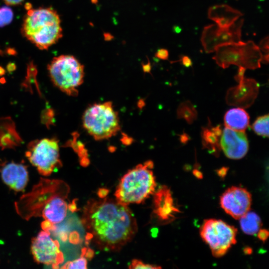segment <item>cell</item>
Here are the masks:
<instances>
[{"label":"cell","instance_id":"obj_1","mask_svg":"<svg viewBox=\"0 0 269 269\" xmlns=\"http://www.w3.org/2000/svg\"><path fill=\"white\" fill-rule=\"evenodd\" d=\"M83 222L101 250L118 251L136 233L135 219L127 205L105 198L88 202Z\"/></svg>","mask_w":269,"mask_h":269},{"label":"cell","instance_id":"obj_2","mask_svg":"<svg viewBox=\"0 0 269 269\" xmlns=\"http://www.w3.org/2000/svg\"><path fill=\"white\" fill-rule=\"evenodd\" d=\"M61 19L51 7L29 9L21 27V33L40 50H47L63 36Z\"/></svg>","mask_w":269,"mask_h":269},{"label":"cell","instance_id":"obj_3","mask_svg":"<svg viewBox=\"0 0 269 269\" xmlns=\"http://www.w3.org/2000/svg\"><path fill=\"white\" fill-rule=\"evenodd\" d=\"M153 163L147 161L130 170L121 178L115 195L120 203H140L155 191L156 183L151 170Z\"/></svg>","mask_w":269,"mask_h":269},{"label":"cell","instance_id":"obj_4","mask_svg":"<svg viewBox=\"0 0 269 269\" xmlns=\"http://www.w3.org/2000/svg\"><path fill=\"white\" fill-rule=\"evenodd\" d=\"M82 124L96 140L110 138L121 129L118 113L110 101L95 103L87 107L82 116Z\"/></svg>","mask_w":269,"mask_h":269},{"label":"cell","instance_id":"obj_5","mask_svg":"<svg viewBox=\"0 0 269 269\" xmlns=\"http://www.w3.org/2000/svg\"><path fill=\"white\" fill-rule=\"evenodd\" d=\"M51 81L55 86L68 96L76 97L83 84L84 65L74 56L61 55L53 58L47 65Z\"/></svg>","mask_w":269,"mask_h":269},{"label":"cell","instance_id":"obj_6","mask_svg":"<svg viewBox=\"0 0 269 269\" xmlns=\"http://www.w3.org/2000/svg\"><path fill=\"white\" fill-rule=\"evenodd\" d=\"M66 184L59 180L41 179L32 191L24 195L15 203L17 213L25 219L40 216L59 193L68 188Z\"/></svg>","mask_w":269,"mask_h":269},{"label":"cell","instance_id":"obj_7","mask_svg":"<svg viewBox=\"0 0 269 269\" xmlns=\"http://www.w3.org/2000/svg\"><path fill=\"white\" fill-rule=\"evenodd\" d=\"M215 51L213 59L223 69L233 64L256 69L261 67L264 55L259 47L251 40L223 45Z\"/></svg>","mask_w":269,"mask_h":269},{"label":"cell","instance_id":"obj_8","mask_svg":"<svg viewBox=\"0 0 269 269\" xmlns=\"http://www.w3.org/2000/svg\"><path fill=\"white\" fill-rule=\"evenodd\" d=\"M58 143L55 137L44 138L32 141L27 145L25 155L40 174L50 175L62 165Z\"/></svg>","mask_w":269,"mask_h":269},{"label":"cell","instance_id":"obj_9","mask_svg":"<svg viewBox=\"0 0 269 269\" xmlns=\"http://www.w3.org/2000/svg\"><path fill=\"white\" fill-rule=\"evenodd\" d=\"M237 230L220 220H206L200 229L203 240L209 245L214 257L223 256L236 243Z\"/></svg>","mask_w":269,"mask_h":269},{"label":"cell","instance_id":"obj_10","mask_svg":"<svg viewBox=\"0 0 269 269\" xmlns=\"http://www.w3.org/2000/svg\"><path fill=\"white\" fill-rule=\"evenodd\" d=\"M244 19L241 18L227 27L210 24L204 27L201 41L206 53H211L223 45L241 41V29Z\"/></svg>","mask_w":269,"mask_h":269},{"label":"cell","instance_id":"obj_11","mask_svg":"<svg viewBox=\"0 0 269 269\" xmlns=\"http://www.w3.org/2000/svg\"><path fill=\"white\" fill-rule=\"evenodd\" d=\"M31 252L36 262L52 268H58L64 260L58 241L47 230H43L33 238Z\"/></svg>","mask_w":269,"mask_h":269},{"label":"cell","instance_id":"obj_12","mask_svg":"<svg viewBox=\"0 0 269 269\" xmlns=\"http://www.w3.org/2000/svg\"><path fill=\"white\" fill-rule=\"evenodd\" d=\"M251 204V193L241 187L232 186L228 188L220 197L222 209L236 219H239L249 212Z\"/></svg>","mask_w":269,"mask_h":269},{"label":"cell","instance_id":"obj_13","mask_svg":"<svg viewBox=\"0 0 269 269\" xmlns=\"http://www.w3.org/2000/svg\"><path fill=\"white\" fill-rule=\"evenodd\" d=\"M238 82V85L227 91L226 103L230 106L248 108L253 105L257 98L259 85L255 80L244 77Z\"/></svg>","mask_w":269,"mask_h":269},{"label":"cell","instance_id":"obj_14","mask_svg":"<svg viewBox=\"0 0 269 269\" xmlns=\"http://www.w3.org/2000/svg\"><path fill=\"white\" fill-rule=\"evenodd\" d=\"M220 146L229 158L239 159L244 157L249 150V142L245 131H236L225 127L220 138Z\"/></svg>","mask_w":269,"mask_h":269},{"label":"cell","instance_id":"obj_15","mask_svg":"<svg viewBox=\"0 0 269 269\" xmlns=\"http://www.w3.org/2000/svg\"><path fill=\"white\" fill-rule=\"evenodd\" d=\"M0 176L3 182L15 191H23L28 181L26 166L13 161L0 164Z\"/></svg>","mask_w":269,"mask_h":269},{"label":"cell","instance_id":"obj_16","mask_svg":"<svg viewBox=\"0 0 269 269\" xmlns=\"http://www.w3.org/2000/svg\"><path fill=\"white\" fill-rule=\"evenodd\" d=\"M154 212L162 221H169L179 212L174 204L170 190L166 186L161 187L154 196Z\"/></svg>","mask_w":269,"mask_h":269},{"label":"cell","instance_id":"obj_17","mask_svg":"<svg viewBox=\"0 0 269 269\" xmlns=\"http://www.w3.org/2000/svg\"><path fill=\"white\" fill-rule=\"evenodd\" d=\"M23 140L16 130L14 121L10 117L0 118V147L1 149H14Z\"/></svg>","mask_w":269,"mask_h":269},{"label":"cell","instance_id":"obj_18","mask_svg":"<svg viewBox=\"0 0 269 269\" xmlns=\"http://www.w3.org/2000/svg\"><path fill=\"white\" fill-rule=\"evenodd\" d=\"M242 15L241 12L227 4L212 6L208 11L209 18L223 27L231 26Z\"/></svg>","mask_w":269,"mask_h":269},{"label":"cell","instance_id":"obj_19","mask_svg":"<svg viewBox=\"0 0 269 269\" xmlns=\"http://www.w3.org/2000/svg\"><path fill=\"white\" fill-rule=\"evenodd\" d=\"M224 122L227 128L236 131H245L249 127L250 117L243 108H233L225 113Z\"/></svg>","mask_w":269,"mask_h":269},{"label":"cell","instance_id":"obj_20","mask_svg":"<svg viewBox=\"0 0 269 269\" xmlns=\"http://www.w3.org/2000/svg\"><path fill=\"white\" fill-rule=\"evenodd\" d=\"M201 135L203 148L207 149L210 153L219 156L221 149L220 143L221 136L216 134L211 128L206 127L202 128Z\"/></svg>","mask_w":269,"mask_h":269},{"label":"cell","instance_id":"obj_21","mask_svg":"<svg viewBox=\"0 0 269 269\" xmlns=\"http://www.w3.org/2000/svg\"><path fill=\"white\" fill-rule=\"evenodd\" d=\"M239 220L242 231L248 235H255L262 226V221L260 217L253 212H248Z\"/></svg>","mask_w":269,"mask_h":269},{"label":"cell","instance_id":"obj_22","mask_svg":"<svg viewBox=\"0 0 269 269\" xmlns=\"http://www.w3.org/2000/svg\"><path fill=\"white\" fill-rule=\"evenodd\" d=\"M178 119H182L189 124H192L197 118V112L192 104L189 101L181 103L177 110Z\"/></svg>","mask_w":269,"mask_h":269},{"label":"cell","instance_id":"obj_23","mask_svg":"<svg viewBox=\"0 0 269 269\" xmlns=\"http://www.w3.org/2000/svg\"><path fill=\"white\" fill-rule=\"evenodd\" d=\"M37 69L35 66L34 65L32 62L29 63L27 66V76L25 79L22 83V87H24L26 90L32 93V85L35 86L37 90L41 95V93L38 88V85L36 80Z\"/></svg>","mask_w":269,"mask_h":269},{"label":"cell","instance_id":"obj_24","mask_svg":"<svg viewBox=\"0 0 269 269\" xmlns=\"http://www.w3.org/2000/svg\"><path fill=\"white\" fill-rule=\"evenodd\" d=\"M269 114L259 117L252 125L254 132L258 135L269 137Z\"/></svg>","mask_w":269,"mask_h":269},{"label":"cell","instance_id":"obj_25","mask_svg":"<svg viewBox=\"0 0 269 269\" xmlns=\"http://www.w3.org/2000/svg\"><path fill=\"white\" fill-rule=\"evenodd\" d=\"M54 110L50 108L44 109L41 114V122L49 129L50 126H53L55 122Z\"/></svg>","mask_w":269,"mask_h":269},{"label":"cell","instance_id":"obj_26","mask_svg":"<svg viewBox=\"0 0 269 269\" xmlns=\"http://www.w3.org/2000/svg\"><path fill=\"white\" fill-rule=\"evenodd\" d=\"M13 17L11 9L8 7L0 8V27L4 26L9 24Z\"/></svg>","mask_w":269,"mask_h":269},{"label":"cell","instance_id":"obj_27","mask_svg":"<svg viewBox=\"0 0 269 269\" xmlns=\"http://www.w3.org/2000/svg\"><path fill=\"white\" fill-rule=\"evenodd\" d=\"M87 260L83 257L76 259L73 261H69L63 265V269H87Z\"/></svg>","mask_w":269,"mask_h":269},{"label":"cell","instance_id":"obj_28","mask_svg":"<svg viewBox=\"0 0 269 269\" xmlns=\"http://www.w3.org/2000/svg\"><path fill=\"white\" fill-rule=\"evenodd\" d=\"M130 269H160V267H158L156 266H153L152 265L146 264L142 263L141 261L138 260H134L130 266H129Z\"/></svg>","mask_w":269,"mask_h":269},{"label":"cell","instance_id":"obj_29","mask_svg":"<svg viewBox=\"0 0 269 269\" xmlns=\"http://www.w3.org/2000/svg\"><path fill=\"white\" fill-rule=\"evenodd\" d=\"M155 56L162 60H167L169 56L168 51L164 48L158 49L156 52Z\"/></svg>","mask_w":269,"mask_h":269},{"label":"cell","instance_id":"obj_30","mask_svg":"<svg viewBox=\"0 0 269 269\" xmlns=\"http://www.w3.org/2000/svg\"><path fill=\"white\" fill-rule=\"evenodd\" d=\"M260 49L266 54H269V37L267 36L260 43Z\"/></svg>","mask_w":269,"mask_h":269},{"label":"cell","instance_id":"obj_31","mask_svg":"<svg viewBox=\"0 0 269 269\" xmlns=\"http://www.w3.org/2000/svg\"><path fill=\"white\" fill-rule=\"evenodd\" d=\"M179 61L181 62L182 65L186 67H189L192 66V60L187 56L181 55Z\"/></svg>","mask_w":269,"mask_h":269},{"label":"cell","instance_id":"obj_32","mask_svg":"<svg viewBox=\"0 0 269 269\" xmlns=\"http://www.w3.org/2000/svg\"><path fill=\"white\" fill-rule=\"evenodd\" d=\"M257 234L258 237L263 242H265L269 236V232L265 229H260Z\"/></svg>","mask_w":269,"mask_h":269},{"label":"cell","instance_id":"obj_33","mask_svg":"<svg viewBox=\"0 0 269 269\" xmlns=\"http://www.w3.org/2000/svg\"><path fill=\"white\" fill-rule=\"evenodd\" d=\"M246 68L242 66H239L237 74L235 76L234 78L237 82L242 79L244 77V74L246 71Z\"/></svg>","mask_w":269,"mask_h":269},{"label":"cell","instance_id":"obj_34","mask_svg":"<svg viewBox=\"0 0 269 269\" xmlns=\"http://www.w3.org/2000/svg\"><path fill=\"white\" fill-rule=\"evenodd\" d=\"M8 5H16L20 4L24 0H3Z\"/></svg>","mask_w":269,"mask_h":269},{"label":"cell","instance_id":"obj_35","mask_svg":"<svg viewBox=\"0 0 269 269\" xmlns=\"http://www.w3.org/2000/svg\"><path fill=\"white\" fill-rule=\"evenodd\" d=\"M109 191L105 188H101L99 189L98 192V195L99 197L104 198L108 195Z\"/></svg>","mask_w":269,"mask_h":269},{"label":"cell","instance_id":"obj_36","mask_svg":"<svg viewBox=\"0 0 269 269\" xmlns=\"http://www.w3.org/2000/svg\"><path fill=\"white\" fill-rule=\"evenodd\" d=\"M180 141L183 143H186L189 140V136L186 133H183L180 135Z\"/></svg>","mask_w":269,"mask_h":269},{"label":"cell","instance_id":"obj_37","mask_svg":"<svg viewBox=\"0 0 269 269\" xmlns=\"http://www.w3.org/2000/svg\"><path fill=\"white\" fill-rule=\"evenodd\" d=\"M6 68L8 72L11 73L15 70L16 66L13 63H9L7 64Z\"/></svg>","mask_w":269,"mask_h":269},{"label":"cell","instance_id":"obj_38","mask_svg":"<svg viewBox=\"0 0 269 269\" xmlns=\"http://www.w3.org/2000/svg\"><path fill=\"white\" fill-rule=\"evenodd\" d=\"M85 255L89 259H91L94 256V252L90 249H88L87 251L86 250Z\"/></svg>","mask_w":269,"mask_h":269},{"label":"cell","instance_id":"obj_39","mask_svg":"<svg viewBox=\"0 0 269 269\" xmlns=\"http://www.w3.org/2000/svg\"><path fill=\"white\" fill-rule=\"evenodd\" d=\"M227 170V168L226 167H223L218 171V174L220 176H222L223 175H224L226 173Z\"/></svg>","mask_w":269,"mask_h":269},{"label":"cell","instance_id":"obj_40","mask_svg":"<svg viewBox=\"0 0 269 269\" xmlns=\"http://www.w3.org/2000/svg\"><path fill=\"white\" fill-rule=\"evenodd\" d=\"M143 70L147 72H149L151 70V66H150V63H148V64L144 65L143 66Z\"/></svg>","mask_w":269,"mask_h":269},{"label":"cell","instance_id":"obj_41","mask_svg":"<svg viewBox=\"0 0 269 269\" xmlns=\"http://www.w3.org/2000/svg\"><path fill=\"white\" fill-rule=\"evenodd\" d=\"M173 30L175 32L178 33L181 32V28L178 26H175L173 27Z\"/></svg>","mask_w":269,"mask_h":269},{"label":"cell","instance_id":"obj_42","mask_svg":"<svg viewBox=\"0 0 269 269\" xmlns=\"http://www.w3.org/2000/svg\"><path fill=\"white\" fill-rule=\"evenodd\" d=\"M193 173L197 177H201L202 176L201 173L197 170H194Z\"/></svg>","mask_w":269,"mask_h":269},{"label":"cell","instance_id":"obj_43","mask_svg":"<svg viewBox=\"0 0 269 269\" xmlns=\"http://www.w3.org/2000/svg\"><path fill=\"white\" fill-rule=\"evenodd\" d=\"M5 70L1 67L0 66V76H2L5 74Z\"/></svg>","mask_w":269,"mask_h":269},{"label":"cell","instance_id":"obj_44","mask_svg":"<svg viewBox=\"0 0 269 269\" xmlns=\"http://www.w3.org/2000/svg\"><path fill=\"white\" fill-rule=\"evenodd\" d=\"M5 80V79H4V78H1V79H0V82L1 83H2V84L4 83H5V80Z\"/></svg>","mask_w":269,"mask_h":269}]
</instances>
